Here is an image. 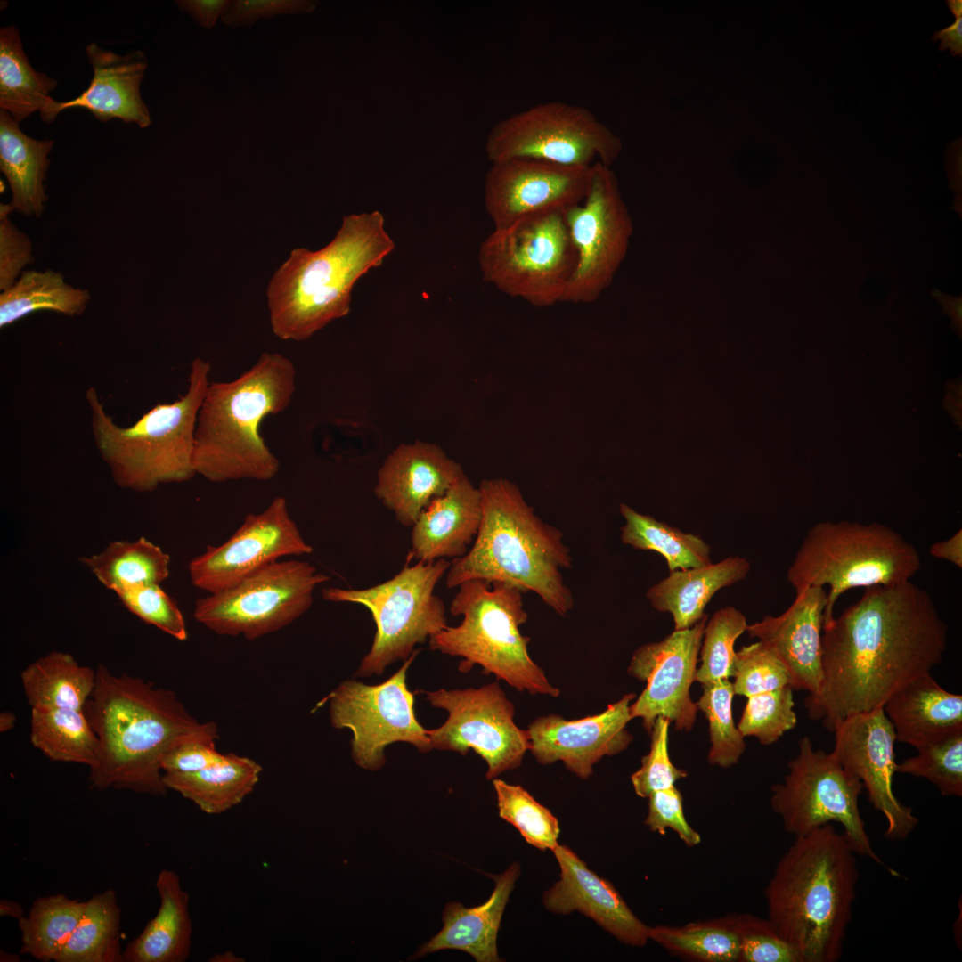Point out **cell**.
<instances>
[{
	"mask_svg": "<svg viewBox=\"0 0 962 962\" xmlns=\"http://www.w3.org/2000/svg\"><path fill=\"white\" fill-rule=\"evenodd\" d=\"M649 940L669 952L703 962L738 961L740 936L736 917L649 928Z\"/></svg>",
	"mask_w": 962,
	"mask_h": 962,
	"instance_id": "obj_42",
	"label": "cell"
},
{
	"mask_svg": "<svg viewBox=\"0 0 962 962\" xmlns=\"http://www.w3.org/2000/svg\"><path fill=\"white\" fill-rule=\"evenodd\" d=\"M670 722L658 717L652 727L649 752L642 756L640 767L631 776L637 795L648 798L652 793L674 787L677 780L688 776L684 770L677 768L668 754V730Z\"/></svg>",
	"mask_w": 962,
	"mask_h": 962,
	"instance_id": "obj_50",
	"label": "cell"
},
{
	"mask_svg": "<svg viewBox=\"0 0 962 962\" xmlns=\"http://www.w3.org/2000/svg\"><path fill=\"white\" fill-rule=\"evenodd\" d=\"M85 909V901L64 894L37 898L28 913L18 920L21 933L20 953L43 962H56Z\"/></svg>",
	"mask_w": 962,
	"mask_h": 962,
	"instance_id": "obj_41",
	"label": "cell"
},
{
	"mask_svg": "<svg viewBox=\"0 0 962 962\" xmlns=\"http://www.w3.org/2000/svg\"><path fill=\"white\" fill-rule=\"evenodd\" d=\"M209 962H242L245 961L243 958L237 956L233 951L226 950L220 953H216L208 958Z\"/></svg>",
	"mask_w": 962,
	"mask_h": 962,
	"instance_id": "obj_61",
	"label": "cell"
},
{
	"mask_svg": "<svg viewBox=\"0 0 962 962\" xmlns=\"http://www.w3.org/2000/svg\"><path fill=\"white\" fill-rule=\"evenodd\" d=\"M947 626L925 590L910 581L866 588L821 635L823 681L807 697L811 719L833 731L842 720L884 706L942 663Z\"/></svg>",
	"mask_w": 962,
	"mask_h": 962,
	"instance_id": "obj_1",
	"label": "cell"
},
{
	"mask_svg": "<svg viewBox=\"0 0 962 962\" xmlns=\"http://www.w3.org/2000/svg\"><path fill=\"white\" fill-rule=\"evenodd\" d=\"M29 739L51 761L96 763L99 740L84 710L32 708Z\"/></svg>",
	"mask_w": 962,
	"mask_h": 962,
	"instance_id": "obj_38",
	"label": "cell"
},
{
	"mask_svg": "<svg viewBox=\"0 0 962 962\" xmlns=\"http://www.w3.org/2000/svg\"><path fill=\"white\" fill-rule=\"evenodd\" d=\"M53 144L51 139L28 136L8 112L0 110V170L11 188L9 203L14 211L37 218L43 214L48 200L45 186L48 155Z\"/></svg>",
	"mask_w": 962,
	"mask_h": 962,
	"instance_id": "obj_32",
	"label": "cell"
},
{
	"mask_svg": "<svg viewBox=\"0 0 962 962\" xmlns=\"http://www.w3.org/2000/svg\"><path fill=\"white\" fill-rule=\"evenodd\" d=\"M858 855L835 824L795 837L764 890L767 920L801 962L843 954L859 881Z\"/></svg>",
	"mask_w": 962,
	"mask_h": 962,
	"instance_id": "obj_3",
	"label": "cell"
},
{
	"mask_svg": "<svg viewBox=\"0 0 962 962\" xmlns=\"http://www.w3.org/2000/svg\"><path fill=\"white\" fill-rule=\"evenodd\" d=\"M330 577L308 561L277 560L195 602L193 617L218 635L253 640L277 632L311 607Z\"/></svg>",
	"mask_w": 962,
	"mask_h": 962,
	"instance_id": "obj_13",
	"label": "cell"
},
{
	"mask_svg": "<svg viewBox=\"0 0 962 962\" xmlns=\"http://www.w3.org/2000/svg\"><path fill=\"white\" fill-rule=\"evenodd\" d=\"M317 3L310 0H230L221 14L222 22L232 28H249L258 19L281 14L313 12Z\"/></svg>",
	"mask_w": 962,
	"mask_h": 962,
	"instance_id": "obj_54",
	"label": "cell"
},
{
	"mask_svg": "<svg viewBox=\"0 0 962 962\" xmlns=\"http://www.w3.org/2000/svg\"><path fill=\"white\" fill-rule=\"evenodd\" d=\"M379 211L344 216L332 240L319 250H291L269 281L266 297L273 334L304 341L350 312L360 277L395 249Z\"/></svg>",
	"mask_w": 962,
	"mask_h": 962,
	"instance_id": "obj_6",
	"label": "cell"
},
{
	"mask_svg": "<svg viewBox=\"0 0 962 962\" xmlns=\"http://www.w3.org/2000/svg\"><path fill=\"white\" fill-rule=\"evenodd\" d=\"M16 722V716L10 711H4L0 713V731L6 732L13 729Z\"/></svg>",
	"mask_w": 962,
	"mask_h": 962,
	"instance_id": "obj_62",
	"label": "cell"
},
{
	"mask_svg": "<svg viewBox=\"0 0 962 962\" xmlns=\"http://www.w3.org/2000/svg\"><path fill=\"white\" fill-rule=\"evenodd\" d=\"M121 909L111 889L93 895L56 962H124Z\"/></svg>",
	"mask_w": 962,
	"mask_h": 962,
	"instance_id": "obj_39",
	"label": "cell"
},
{
	"mask_svg": "<svg viewBox=\"0 0 962 962\" xmlns=\"http://www.w3.org/2000/svg\"><path fill=\"white\" fill-rule=\"evenodd\" d=\"M481 518L479 488L463 474L422 510L412 526L408 557L433 562L464 556L477 534Z\"/></svg>",
	"mask_w": 962,
	"mask_h": 962,
	"instance_id": "obj_27",
	"label": "cell"
},
{
	"mask_svg": "<svg viewBox=\"0 0 962 962\" xmlns=\"http://www.w3.org/2000/svg\"><path fill=\"white\" fill-rule=\"evenodd\" d=\"M519 875V864L513 863L501 875L496 876L492 894L479 906L466 908L456 901L447 903L443 912V928L412 958H419L442 950H459L477 962L501 961L497 952V934Z\"/></svg>",
	"mask_w": 962,
	"mask_h": 962,
	"instance_id": "obj_28",
	"label": "cell"
},
{
	"mask_svg": "<svg viewBox=\"0 0 962 962\" xmlns=\"http://www.w3.org/2000/svg\"><path fill=\"white\" fill-rule=\"evenodd\" d=\"M552 852L560 878L544 893L545 909L561 915L579 911L624 944L644 946L650 926L635 916L615 886L591 870L567 846L558 844Z\"/></svg>",
	"mask_w": 962,
	"mask_h": 962,
	"instance_id": "obj_24",
	"label": "cell"
},
{
	"mask_svg": "<svg viewBox=\"0 0 962 962\" xmlns=\"http://www.w3.org/2000/svg\"><path fill=\"white\" fill-rule=\"evenodd\" d=\"M708 616L689 628L674 630L664 639L644 644L632 656L627 673L646 681V688L631 704L632 718H640L649 733L658 717L667 719L678 730L689 731L697 706L690 697Z\"/></svg>",
	"mask_w": 962,
	"mask_h": 962,
	"instance_id": "obj_18",
	"label": "cell"
},
{
	"mask_svg": "<svg viewBox=\"0 0 962 962\" xmlns=\"http://www.w3.org/2000/svg\"><path fill=\"white\" fill-rule=\"evenodd\" d=\"M827 591L810 586L797 591L790 607L778 616H765L747 626L750 638L767 644L789 671L793 689L817 697L823 681L821 635Z\"/></svg>",
	"mask_w": 962,
	"mask_h": 962,
	"instance_id": "obj_25",
	"label": "cell"
},
{
	"mask_svg": "<svg viewBox=\"0 0 962 962\" xmlns=\"http://www.w3.org/2000/svg\"><path fill=\"white\" fill-rule=\"evenodd\" d=\"M408 562L391 579L370 588L322 590L325 600L364 606L375 622L372 645L360 662L356 677L382 674L394 663L406 660L417 644L447 626L444 603L434 591L451 563L439 558L410 567Z\"/></svg>",
	"mask_w": 962,
	"mask_h": 962,
	"instance_id": "obj_10",
	"label": "cell"
},
{
	"mask_svg": "<svg viewBox=\"0 0 962 962\" xmlns=\"http://www.w3.org/2000/svg\"><path fill=\"white\" fill-rule=\"evenodd\" d=\"M918 754L896 764V772L924 778L941 795H962V729L917 748Z\"/></svg>",
	"mask_w": 962,
	"mask_h": 962,
	"instance_id": "obj_45",
	"label": "cell"
},
{
	"mask_svg": "<svg viewBox=\"0 0 962 962\" xmlns=\"http://www.w3.org/2000/svg\"><path fill=\"white\" fill-rule=\"evenodd\" d=\"M24 695L30 708L84 710L96 681V671L81 665L66 652L52 651L21 673Z\"/></svg>",
	"mask_w": 962,
	"mask_h": 962,
	"instance_id": "obj_34",
	"label": "cell"
},
{
	"mask_svg": "<svg viewBox=\"0 0 962 962\" xmlns=\"http://www.w3.org/2000/svg\"><path fill=\"white\" fill-rule=\"evenodd\" d=\"M623 148L620 137L587 108L541 102L498 122L485 142L489 160L533 159L567 167L596 162L610 167Z\"/></svg>",
	"mask_w": 962,
	"mask_h": 962,
	"instance_id": "obj_14",
	"label": "cell"
},
{
	"mask_svg": "<svg viewBox=\"0 0 962 962\" xmlns=\"http://www.w3.org/2000/svg\"><path fill=\"white\" fill-rule=\"evenodd\" d=\"M225 754L218 752L215 741L192 739L172 748L163 758V772L192 773L213 766L224 760Z\"/></svg>",
	"mask_w": 962,
	"mask_h": 962,
	"instance_id": "obj_55",
	"label": "cell"
},
{
	"mask_svg": "<svg viewBox=\"0 0 962 962\" xmlns=\"http://www.w3.org/2000/svg\"><path fill=\"white\" fill-rule=\"evenodd\" d=\"M576 252V267L563 302L592 303L612 283L633 232L616 175L596 162L588 192L579 204L564 210Z\"/></svg>",
	"mask_w": 962,
	"mask_h": 962,
	"instance_id": "obj_17",
	"label": "cell"
},
{
	"mask_svg": "<svg viewBox=\"0 0 962 962\" xmlns=\"http://www.w3.org/2000/svg\"><path fill=\"white\" fill-rule=\"evenodd\" d=\"M499 816L513 825L529 844L553 851L558 845L559 825L551 811L519 785L493 779Z\"/></svg>",
	"mask_w": 962,
	"mask_h": 962,
	"instance_id": "obj_44",
	"label": "cell"
},
{
	"mask_svg": "<svg viewBox=\"0 0 962 962\" xmlns=\"http://www.w3.org/2000/svg\"><path fill=\"white\" fill-rule=\"evenodd\" d=\"M57 80L34 69L14 25L0 29V109L18 123L45 106Z\"/></svg>",
	"mask_w": 962,
	"mask_h": 962,
	"instance_id": "obj_36",
	"label": "cell"
},
{
	"mask_svg": "<svg viewBox=\"0 0 962 962\" xmlns=\"http://www.w3.org/2000/svg\"><path fill=\"white\" fill-rule=\"evenodd\" d=\"M159 908L142 933L126 945L124 962H184L190 956L192 925L189 893L178 875L162 869L156 880Z\"/></svg>",
	"mask_w": 962,
	"mask_h": 962,
	"instance_id": "obj_31",
	"label": "cell"
},
{
	"mask_svg": "<svg viewBox=\"0 0 962 962\" xmlns=\"http://www.w3.org/2000/svg\"><path fill=\"white\" fill-rule=\"evenodd\" d=\"M648 799V810L644 823L650 831L664 835L670 828L688 847L701 843L699 833L689 826L684 816L682 796L675 786L656 791Z\"/></svg>",
	"mask_w": 962,
	"mask_h": 962,
	"instance_id": "obj_53",
	"label": "cell"
},
{
	"mask_svg": "<svg viewBox=\"0 0 962 962\" xmlns=\"http://www.w3.org/2000/svg\"><path fill=\"white\" fill-rule=\"evenodd\" d=\"M313 552L291 518L284 497L262 511L248 514L235 533L194 557L188 565L192 583L208 593L220 591L256 570L287 556Z\"/></svg>",
	"mask_w": 962,
	"mask_h": 962,
	"instance_id": "obj_19",
	"label": "cell"
},
{
	"mask_svg": "<svg viewBox=\"0 0 962 962\" xmlns=\"http://www.w3.org/2000/svg\"><path fill=\"white\" fill-rule=\"evenodd\" d=\"M936 292L939 294V298H942L945 312L950 316L952 323L957 328V330H959L960 332L962 317L961 298L943 296L940 292Z\"/></svg>",
	"mask_w": 962,
	"mask_h": 962,
	"instance_id": "obj_59",
	"label": "cell"
},
{
	"mask_svg": "<svg viewBox=\"0 0 962 962\" xmlns=\"http://www.w3.org/2000/svg\"><path fill=\"white\" fill-rule=\"evenodd\" d=\"M0 960L2 962L3 961L4 962H6V961L13 962V961H19L20 958L16 954H12V953H9V952L4 951V950H1V952H0Z\"/></svg>",
	"mask_w": 962,
	"mask_h": 962,
	"instance_id": "obj_64",
	"label": "cell"
},
{
	"mask_svg": "<svg viewBox=\"0 0 962 962\" xmlns=\"http://www.w3.org/2000/svg\"><path fill=\"white\" fill-rule=\"evenodd\" d=\"M463 474L440 446L421 441L403 444L379 469L374 493L398 523L412 527L428 504Z\"/></svg>",
	"mask_w": 962,
	"mask_h": 962,
	"instance_id": "obj_26",
	"label": "cell"
},
{
	"mask_svg": "<svg viewBox=\"0 0 962 962\" xmlns=\"http://www.w3.org/2000/svg\"><path fill=\"white\" fill-rule=\"evenodd\" d=\"M86 54L94 72L89 86L70 101L58 102L50 96L39 111L41 119L50 124L66 109L83 108L102 122L118 118L141 128L149 126L151 119L140 91L148 66L144 53L133 50L121 55L91 43Z\"/></svg>",
	"mask_w": 962,
	"mask_h": 962,
	"instance_id": "obj_23",
	"label": "cell"
},
{
	"mask_svg": "<svg viewBox=\"0 0 962 962\" xmlns=\"http://www.w3.org/2000/svg\"><path fill=\"white\" fill-rule=\"evenodd\" d=\"M591 167H567L533 159L492 163L485 178L484 200L495 228L581 203L590 186Z\"/></svg>",
	"mask_w": 962,
	"mask_h": 962,
	"instance_id": "obj_21",
	"label": "cell"
},
{
	"mask_svg": "<svg viewBox=\"0 0 962 962\" xmlns=\"http://www.w3.org/2000/svg\"><path fill=\"white\" fill-rule=\"evenodd\" d=\"M210 363L194 358L183 395L158 404L128 427L118 425L106 412L95 387L86 391L95 446L114 483L137 493L159 485L189 481L198 412L209 383Z\"/></svg>",
	"mask_w": 962,
	"mask_h": 962,
	"instance_id": "obj_7",
	"label": "cell"
},
{
	"mask_svg": "<svg viewBox=\"0 0 962 962\" xmlns=\"http://www.w3.org/2000/svg\"><path fill=\"white\" fill-rule=\"evenodd\" d=\"M95 671V686L84 708L99 740L90 787L166 795L164 756L188 740L216 741V724L197 720L170 689L116 675L103 664Z\"/></svg>",
	"mask_w": 962,
	"mask_h": 962,
	"instance_id": "obj_2",
	"label": "cell"
},
{
	"mask_svg": "<svg viewBox=\"0 0 962 962\" xmlns=\"http://www.w3.org/2000/svg\"><path fill=\"white\" fill-rule=\"evenodd\" d=\"M424 694L433 707L448 714L441 726L427 730L433 749L461 755L473 750L486 762L489 780L522 764L530 748L528 732L516 724L515 706L498 681Z\"/></svg>",
	"mask_w": 962,
	"mask_h": 962,
	"instance_id": "obj_16",
	"label": "cell"
},
{
	"mask_svg": "<svg viewBox=\"0 0 962 962\" xmlns=\"http://www.w3.org/2000/svg\"><path fill=\"white\" fill-rule=\"evenodd\" d=\"M287 356L265 352L231 381L209 382L196 422L192 463L212 483L269 481L280 461L260 434L264 419L285 411L296 390Z\"/></svg>",
	"mask_w": 962,
	"mask_h": 962,
	"instance_id": "obj_5",
	"label": "cell"
},
{
	"mask_svg": "<svg viewBox=\"0 0 962 962\" xmlns=\"http://www.w3.org/2000/svg\"><path fill=\"white\" fill-rule=\"evenodd\" d=\"M115 593L123 605L144 623L180 641L187 640L183 613L159 583L135 585Z\"/></svg>",
	"mask_w": 962,
	"mask_h": 962,
	"instance_id": "obj_49",
	"label": "cell"
},
{
	"mask_svg": "<svg viewBox=\"0 0 962 962\" xmlns=\"http://www.w3.org/2000/svg\"><path fill=\"white\" fill-rule=\"evenodd\" d=\"M635 698V693L625 694L603 712L577 720L555 713L539 716L526 729L529 751L540 764L562 762L586 779L603 757L620 754L632 742L626 727L633 719L630 707Z\"/></svg>",
	"mask_w": 962,
	"mask_h": 962,
	"instance_id": "obj_22",
	"label": "cell"
},
{
	"mask_svg": "<svg viewBox=\"0 0 962 962\" xmlns=\"http://www.w3.org/2000/svg\"><path fill=\"white\" fill-rule=\"evenodd\" d=\"M80 561L114 592L135 585L160 584L169 576L170 557L144 537L110 542L101 552L82 557Z\"/></svg>",
	"mask_w": 962,
	"mask_h": 962,
	"instance_id": "obj_37",
	"label": "cell"
},
{
	"mask_svg": "<svg viewBox=\"0 0 962 962\" xmlns=\"http://www.w3.org/2000/svg\"><path fill=\"white\" fill-rule=\"evenodd\" d=\"M950 12L957 18L962 17V1L961 0H948L946 1Z\"/></svg>",
	"mask_w": 962,
	"mask_h": 962,
	"instance_id": "obj_63",
	"label": "cell"
},
{
	"mask_svg": "<svg viewBox=\"0 0 962 962\" xmlns=\"http://www.w3.org/2000/svg\"><path fill=\"white\" fill-rule=\"evenodd\" d=\"M731 677L734 678L735 694L746 697L791 687L787 666L767 644L760 640L742 647L735 653Z\"/></svg>",
	"mask_w": 962,
	"mask_h": 962,
	"instance_id": "obj_48",
	"label": "cell"
},
{
	"mask_svg": "<svg viewBox=\"0 0 962 962\" xmlns=\"http://www.w3.org/2000/svg\"><path fill=\"white\" fill-rule=\"evenodd\" d=\"M740 936L738 961L801 962L795 949L774 931L769 921L752 916L738 917Z\"/></svg>",
	"mask_w": 962,
	"mask_h": 962,
	"instance_id": "obj_51",
	"label": "cell"
},
{
	"mask_svg": "<svg viewBox=\"0 0 962 962\" xmlns=\"http://www.w3.org/2000/svg\"><path fill=\"white\" fill-rule=\"evenodd\" d=\"M419 652L415 649L385 681L369 685L345 680L316 705L328 702L331 726L352 731L351 756L357 766L372 771L381 769L386 747L396 742L408 743L421 753L433 749L427 729L416 718L414 693L406 682Z\"/></svg>",
	"mask_w": 962,
	"mask_h": 962,
	"instance_id": "obj_15",
	"label": "cell"
},
{
	"mask_svg": "<svg viewBox=\"0 0 962 962\" xmlns=\"http://www.w3.org/2000/svg\"><path fill=\"white\" fill-rule=\"evenodd\" d=\"M833 731L832 753L845 770L861 781L869 803L885 817V836L893 841L906 839L917 826L918 819L893 791L896 736L884 708L849 716Z\"/></svg>",
	"mask_w": 962,
	"mask_h": 962,
	"instance_id": "obj_20",
	"label": "cell"
},
{
	"mask_svg": "<svg viewBox=\"0 0 962 962\" xmlns=\"http://www.w3.org/2000/svg\"><path fill=\"white\" fill-rule=\"evenodd\" d=\"M751 564L730 556L717 563L670 572L652 585L646 597L652 607L673 616L674 630L687 629L705 615V608L721 589L746 577Z\"/></svg>",
	"mask_w": 962,
	"mask_h": 962,
	"instance_id": "obj_30",
	"label": "cell"
},
{
	"mask_svg": "<svg viewBox=\"0 0 962 962\" xmlns=\"http://www.w3.org/2000/svg\"><path fill=\"white\" fill-rule=\"evenodd\" d=\"M933 42L941 40L939 50L950 49L952 56L962 55V17L957 18L951 25L935 31L932 37Z\"/></svg>",
	"mask_w": 962,
	"mask_h": 962,
	"instance_id": "obj_58",
	"label": "cell"
},
{
	"mask_svg": "<svg viewBox=\"0 0 962 962\" xmlns=\"http://www.w3.org/2000/svg\"><path fill=\"white\" fill-rule=\"evenodd\" d=\"M0 916L20 919L24 916L23 909L20 903L11 900L0 901Z\"/></svg>",
	"mask_w": 962,
	"mask_h": 962,
	"instance_id": "obj_60",
	"label": "cell"
},
{
	"mask_svg": "<svg viewBox=\"0 0 962 962\" xmlns=\"http://www.w3.org/2000/svg\"><path fill=\"white\" fill-rule=\"evenodd\" d=\"M478 488L479 530L468 552L452 560L446 587L470 579L504 583L535 593L558 615L567 616L574 597L562 570L572 567V557L562 532L540 518L510 480L485 479Z\"/></svg>",
	"mask_w": 962,
	"mask_h": 962,
	"instance_id": "obj_4",
	"label": "cell"
},
{
	"mask_svg": "<svg viewBox=\"0 0 962 962\" xmlns=\"http://www.w3.org/2000/svg\"><path fill=\"white\" fill-rule=\"evenodd\" d=\"M179 9L190 14L195 22L207 29L215 26L230 0H176Z\"/></svg>",
	"mask_w": 962,
	"mask_h": 962,
	"instance_id": "obj_56",
	"label": "cell"
},
{
	"mask_svg": "<svg viewBox=\"0 0 962 962\" xmlns=\"http://www.w3.org/2000/svg\"><path fill=\"white\" fill-rule=\"evenodd\" d=\"M920 567L915 546L888 526L828 520L809 529L787 579L795 592L810 586L829 587L824 628L833 621L834 606L844 592L910 581Z\"/></svg>",
	"mask_w": 962,
	"mask_h": 962,
	"instance_id": "obj_9",
	"label": "cell"
},
{
	"mask_svg": "<svg viewBox=\"0 0 962 962\" xmlns=\"http://www.w3.org/2000/svg\"><path fill=\"white\" fill-rule=\"evenodd\" d=\"M861 781L833 753L815 750L809 737L788 763L783 782L771 787L770 806L795 837L838 823L855 852L884 865L875 852L859 807Z\"/></svg>",
	"mask_w": 962,
	"mask_h": 962,
	"instance_id": "obj_12",
	"label": "cell"
},
{
	"mask_svg": "<svg viewBox=\"0 0 962 962\" xmlns=\"http://www.w3.org/2000/svg\"><path fill=\"white\" fill-rule=\"evenodd\" d=\"M483 279L512 298L546 307L563 302L576 267L564 210L495 228L480 245Z\"/></svg>",
	"mask_w": 962,
	"mask_h": 962,
	"instance_id": "obj_11",
	"label": "cell"
},
{
	"mask_svg": "<svg viewBox=\"0 0 962 962\" xmlns=\"http://www.w3.org/2000/svg\"><path fill=\"white\" fill-rule=\"evenodd\" d=\"M90 299L88 289L69 284L60 272L25 270L12 286L0 294V328L38 311L78 316Z\"/></svg>",
	"mask_w": 962,
	"mask_h": 962,
	"instance_id": "obj_35",
	"label": "cell"
},
{
	"mask_svg": "<svg viewBox=\"0 0 962 962\" xmlns=\"http://www.w3.org/2000/svg\"><path fill=\"white\" fill-rule=\"evenodd\" d=\"M745 615L732 606L717 610L705 626L699 650L700 666L695 681L703 684L729 680L732 676L734 645L746 632Z\"/></svg>",
	"mask_w": 962,
	"mask_h": 962,
	"instance_id": "obj_46",
	"label": "cell"
},
{
	"mask_svg": "<svg viewBox=\"0 0 962 962\" xmlns=\"http://www.w3.org/2000/svg\"><path fill=\"white\" fill-rule=\"evenodd\" d=\"M794 706L790 686L748 697L737 727L743 737H754L762 745L773 744L796 726Z\"/></svg>",
	"mask_w": 962,
	"mask_h": 962,
	"instance_id": "obj_47",
	"label": "cell"
},
{
	"mask_svg": "<svg viewBox=\"0 0 962 962\" xmlns=\"http://www.w3.org/2000/svg\"><path fill=\"white\" fill-rule=\"evenodd\" d=\"M883 708L896 740L915 748L962 729V696L944 689L930 673L899 689Z\"/></svg>",
	"mask_w": 962,
	"mask_h": 962,
	"instance_id": "obj_29",
	"label": "cell"
},
{
	"mask_svg": "<svg viewBox=\"0 0 962 962\" xmlns=\"http://www.w3.org/2000/svg\"><path fill=\"white\" fill-rule=\"evenodd\" d=\"M14 209L10 203L0 204V290H6L33 264V244L9 217Z\"/></svg>",
	"mask_w": 962,
	"mask_h": 962,
	"instance_id": "obj_52",
	"label": "cell"
},
{
	"mask_svg": "<svg viewBox=\"0 0 962 962\" xmlns=\"http://www.w3.org/2000/svg\"><path fill=\"white\" fill-rule=\"evenodd\" d=\"M930 554L936 558L949 561L962 568V529L951 537L936 542L930 547Z\"/></svg>",
	"mask_w": 962,
	"mask_h": 962,
	"instance_id": "obj_57",
	"label": "cell"
},
{
	"mask_svg": "<svg viewBox=\"0 0 962 962\" xmlns=\"http://www.w3.org/2000/svg\"><path fill=\"white\" fill-rule=\"evenodd\" d=\"M262 766L255 760L225 754L223 761L192 773L163 772L167 787L207 814H221L240 803L255 788Z\"/></svg>",
	"mask_w": 962,
	"mask_h": 962,
	"instance_id": "obj_33",
	"label": "cell"
},
{
	"mask_svg": "<svg viewBox=\"0 0 962 962\" xmlns=\"http://www.w3.org/2000/svg\"><path fill=\"white\" fill-rule=\"evenodd\" d=\"M702 689L696 704L709 724L711 748L707 761L713 766L730 768L738 762L746 748L744 737L732 717L733 684L722 680L703 684Z\"/></svg>",
	"mask_w": 962,
	"mask_h": 962,
	"instance_id": "obj_43",
	"label": "cell"
},
{
	"mask_svg": "<svg viewBox=\"0 0 962 962\" xmlns=\"http://www.w3.org/2000/svg\"><path fill=\"white\" fill-rule=\"evenodd\" d=\"M458 588L450 613L462 616V621L432 635L429 648L461 657V673L477 664L483 673L493 674L519 692L558 697L559 689L529 655L530 638L520 632L528 618L524 592L510 584L481 579L464 581Z\"/></svg>",
	"mask_w": 962,
	"mask_h": 962,
	"instance_id": "obj_8",
	"label": "cell"
},
{
	"mask_svg": "<svg viewBox=\"0 0 962 962\" xmlns=\"http://www.w3.org/2000/svg\"><path fill=\"white\" fill-rule=\"evenodd\" d=\"M619 510L624 518L622 542L636 550L659 553L670 572L712 563L711 548L701 537L683 533L624 503L619 505Z\"/></svg>",
	"mask_w": 962,
	"mask_h": 962,
	"instance_id": "obj_40",
	"label": "cell"
}]
</instances>
